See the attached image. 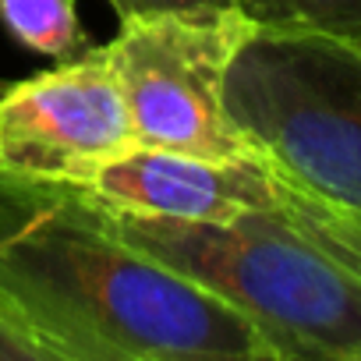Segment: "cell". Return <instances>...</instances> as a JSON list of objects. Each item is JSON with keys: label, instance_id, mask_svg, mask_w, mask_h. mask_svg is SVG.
<instances>
[{"label": "cell", "instance_id": "cell-1", "mask_svg": "<svg viewBox=\"0 0 361 361\" xmlns=\"http://www.w3.org/2000/svg\"><path fill=\"white\" fill-rule=\"evenodd\" d=\"M0 312L47 361H273L241 312L121 241L75 192L4 170Z\"/></svg>", "mask_w": 361, "mask_h": 361}, {"label": "cell", "instance_id": "cell-2", "mask_svg": "<svg viewBox=\"0 0 361 361\" xmlns=\"http://www.w3.org/2000/svg\"><path fill=\"white\" fill-rule=\"evenodd\" d=\"M103 216L121 241L241 312L273 361H361V276L280 209L227 224Z\"/></svg>", "mask_w": 361, "mask_h": 361}, {"label": "cell", "instance_id": "cell-3", "mask_svg": "<svg viewBox=\"0 0 361 361\" xmlns=\"http://www.w3.org/2000/svg\"><path fill=\"white\" fill-rule=\"evenodd\" d=\"M224 106L280 180L361 213V43L259 29L227 68Z\"/></svg>", "mask_w": 361, "mask_h": 361}, {"label": "cell", "instance_id": "cell-4", "mask_svg": "<svg viewBox=\"0 0 361 361\" xmlns=\"http://www.w3.org/2000/svg\"><path fill=\"white\" fill-rule=\"evenodd\" d=\"M255 32L238 8L124 18L103 54L121 82L135 138L220 159L259 156L224 106L227 68Z\"/></svg>", "mask_w": 361, "mask_h": 361}, {"label": "cell", "instance_id": "cell-5", "mask_svg": "<svg viewBox=\"0 0 361 361\" xmlns=\"http://www.w3.org/2000/svg\"><path fill=\"white\" fill-rule=\"evenodd\" d=\"M135 142L103 47L0 85V170L11 177L68 185Z\"/></svg>", "mask_w": 361, "mask_h": 361}, {"label": "cell", "instance_id": "cell-6", "mask_svg": "<svg viewBox=\"0 0 361 361\" xmlns=\"http://www.w3.org/2000/svg\"><path fill=\"white\" fill-rule=\"evenodd\" d=\"M61 188L110 216L173 224H227L276 209V177L259 156L220 159L142 142Z\"/></svg>", "mask_w": 361, "mask_h": 361}, {"label": "cell", "instance_id": "cell-7", "mask_svg": "<svg viewBox=\"0 0 361 361\" xmlns=\"http://www.w3.org/2000/svg\"><path fill=\"white\" fill-rule=\"evenodd\" d=\"M0 25L22 50L54 61H71L92 47L75 0H0Z\"/></svg>", "mask_w": 361, "mask_h": 361}, {"label": "cell", "instance_id": "cell-8", "mask_svg": "<svg viewBox=\"0 0 361 361\" xmlns=\"http://www.w3.org/2000/svg\"><path fill=\"white\" fill-rule=\"evenodd\" d=\"M276 209L305 238H312L326 255H333L336 262H343L347 269H354L361 276V213L357 209L322 202V199L287 185L280 177H276Z\"/></svg>", "mask_w": 361, "mask_h": 361}, {"label": "cell", "instance_id": "cell-9", "mask_svg": "<svg viewBox=\"0 0 361 361\" xmlns=\"http://www.w3.org/2000/svg\"><path fill=\"white\" fill-rule=\"evenodd\" d=\"M262 32H315L361 43V0H234Z\"/></svg>", "mask_w": 361, "mask_h": 361}, {"label": "cell", "instance_id": "cell-10", "mask_svg": "<svg viewBox=\"0 0 361 361\" xmlns=\"http://www.w3.org/2000/svg\"><path fill=\"white\" fill-rule=\"evenodd\" d=\"M117 18H142L159 11H192V8H234V0H106Z\"/></svg>", "mask_w": 361, "mask_h": 361}, {"label": "cell", "instance_id": "cell-11", "mask_svg": "<svg viewBox=\"0 0 361 361\" xmlns=\"http://www.w3.org/2000/svg\"><path fill=\"white\" fill-rule=\"evenodd\" d=\"M0 361H47V354L0 312Z\"/></svg>", "mask_w": 361, "mask_h": 361}]
</instances>
